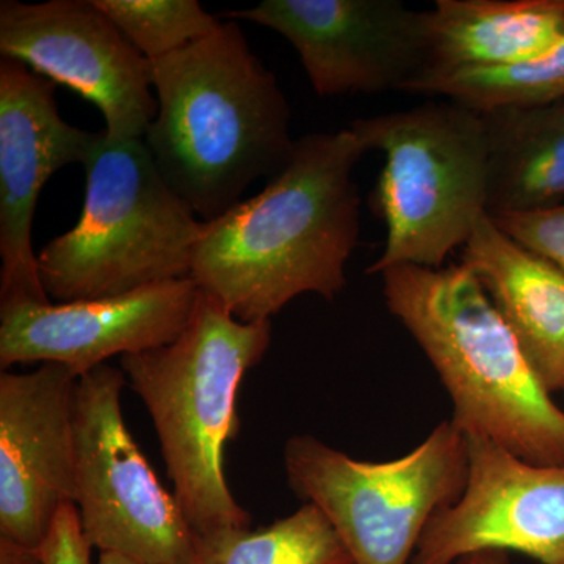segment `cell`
Instances as JSON below:
<instances>
[{
  "label": "cell",
  "instance_id": "cell-1",
  "mask_svg": "<svg viewBox=\"0 0 564 564\" xmlns=\"http://www.w3.org/2000/svg\"><path fill=\"white\" fill-rule=\"evenodd\" d=\"M364 154L350 129L296 140L261 193L203 221L191 269L199 291L245 323L304 293L336 299L361 231L352 172Z\"/></svg>",
  "mask_w": 564,
  "mask_h": 564
},
{
  "label": "cell",
  "instance_id": "cell-2",
  "mask_svg": "<svg viewBox=\"0 0 564 564\" xmlns=\"http://www.w3.org/2000/svg\"><path fill=\"white\" fill-rule=\"evenodd\" d=\"M158 115L144 133L159 172L212 221L291 159V109L237 21L151 62Z\"/></svg>",
  "mask_w": 564,
  "mask_h": 564
},
{
  "label": "cell",
  "instance_id": "cell-3",
  "mask_svg": "<svg viewBox=\"0 0 564 564\" xmlns=\"http://www.w3.org/2000/svg\"><path fill=\"white\" fill-rule=\"evenodd\" d=\"M381 276L389 311L454 402L452 422L524 462L564 464V413L478 278L463 263L395 267Z\"/></svg>",
  "mask_w": 564,
  "mask_h": 564
},
{
  "label": "cell",
  "instance_id": "cell-4",
  "mask_svg": "<svg viewBox=\"0 0 564 564\" xmlns=\"http://www.w3.org/2000/svg\"><path fill=\"white\" fill-rule=\"evenodd\" d=\"M270 343L272 321H237L199 291L191 321L173 343L121 358L126 381L151 414L174 497L195 534L250 527L223 463L239 426L240 383Z\"/></svg>",
  "mask_w": 564,
  "mask_h": 564
},
{
  "label": "cell",
  "instance_id": "cell-5",
  "mask_svg": "<svg viewBox=\"0 0 564 564\" xmlns=\"http://www.w3.org/2000/svg\"><path fill=\"white\" fill-rule=\"evenodd\" d=\"M82 165L79 221L39 254L47 295L80 302L191 278L203 221L170 187L143 139L111 141L101 132Z\"/></svg>",
  "mask_w": 564,
  "mask_h": 564
},
{
  "label": "cell",
  "instance_id": "cell-6",
  "mask_svg": "<svg viewBox=\"0 0 564 564\" xmlns=\"http://www.w3.org/2000/svg\"><path fill=\"white\" fill-rule=\"evenodd\" d=\"M350 131L364 151L384 155L375 209L384 250L367 272L441 269L486 214L488 137L484 115L454 101L359 118Z\"/></svg>",
  "mask_w": 564,
  "mask_h": 564
},
{
  "label": "cell",
  "instance_id": "cell-7",
  "mask_svg": "<svg viewBox=\"0 0 564 564\" xmlns=\"http://www.w3.org/2000/svg\"><path fill=\"white\" fill-rule=\"evenodd\" d=\"M284 467L293 491L326 516L352 564H408L434 514L462 496L469 455L466 434L451 421L384 463L299 434L285 444Z\"/></svg>",
  "mask_w": 564,
  "mask_h": 564
},
{
  "label": "cell",
  "instance_id": "cell-8",
  "mask_svg": "<svg viewBox=\"0 0 564 564\" xmlns=\"http://www.w3.org/2000/svg\"><path fill=\"white\" fill-rule=\"evenodd\" d=\"M126 375L96 367L74 395L77 500L82 532L99 554L144 564H192L196 534L126 426Z\"/></svg>",
  "mask_w": 564,
  "mask_h": 564
},
{
  "label": "cell",
  "instance_id": "cell-9",
  "mask_svg": "<svg viewBox=\"0 0 564 564\" xmlns=\"http://www.w3.org/2000/svg\"><path fill=\"white\" fill-rule=\"evenodd\" d=\"M223 18L284 36L322 98L406 93L430 70L426 11L400 0H265Z\"/></svg>",
  "mask_w": 564,
  "mask_h": 564
},
{
  "label": "cell",
  "instance_id": "cell-10",
  "mask_svg": "<svg viewBox=\"0 0 564 564\" xmlns=\"http://www.w3.org/2000/svg\"><path fill=\"white\" fill-rule=\"evenodd\" d=\"M0 54L95 104L111 141L143 139L158 115L151 62L95 0H2Z\"/></svg>",
  "mask_w": 564,
  "mask_h": 564
},
{
  "label": "cell",
  "instance_id": "cell-11",
  "mask_svg": "<svg viewBox=\"0 0 564 564\" xmlns=\"http://www.w3.org/2000/svg\"><path fill=\"white\" fill-rule=\"evenodd\" d=\"M466 437V486L426 525L413 564H455L484 551L564 564V464L540 466L486 437Z\"/></svg>",
  "mask_w": 564,
  "mask_h": 564
},
{
  "label": "cell",
  "instance_id": "cell-12",
  "mask_svg": "<svg viewBox=\"0 0 564 564\" xmlns=\"http://www.w3.org/2000/svg\"><path fill=\"white\" fill-rule=\"evenodd\" d=\"M99 135L63 120L54 82L0 58V304L51 302L32 248L36 202L52 174L85 162Z\"/></svg>",
  "mask_w": 564,
  "mask_h": 564
},
{
  "label": "cell",
  "instance_id": "cell-13",
  "mask_svg": "<svg viewBox=\"0 0 564 564\" xmlns=\"http://www.w3.org/2000/svg\"><path fill=\"white\" fill-rule=\"evenodd\" d=\"M77 380L51 362L0 373V538L33 551L58 511L76 505Z\"/></svg>",
  "mask_w": 564,
  "mask_h": 564
},
{
  "label": "cell",
  "instance_id": "cell-14",
  "mask_svg": "<svg viewBox=\"0 0 564 564\" xmlns=\"http://www.w3.org/2000/svg\"><path fill=\"white\" fill-rule=\"evenodd\" d=\"M198 296L195 281L182 278L107 299L0 304V367L61 364L82 378L113 356L173 343Z\"/></svg>",
  "mask_w": 564,
  "mask_h": 564
},
{
  "label": "cell",
  "instance_id": "cell-15",
  "mask_svg": "<svg viewBox=\"0 0 564 564\" xmlns=\"http://www.w3.org/2000/svg\"><path fill=\"white\" fill-rule=\"evenodd\" d=\"M486 293L549 392L564 389V272L505 234L488 214L463 247Z\"/></svg>",
  "mask_w": 564,
  "mask_h": 564
},
{
  "label": "cell",
  "instance_id": "cell-16",
  "mask_svg": "<svg viewBox=\"0 0 564 564\" xmlns=\"http://www.w3.org/2000/svg\"><path fill=\"white\" fill-rule=\"evenodd\" d=\"M426 22L429 77L551 51L564 40V0H437Z\"/></svg>",
  "mask_w": 564,
  "mask_h": 564
},
{
  "label": "cell",
  "instance_id": "cell-17",
  "mask_svg": "<svg viewBox=\"0 0 564 564\" xmlns=\"http://www.w3.org/2000/svg\"><path fill=\"white\" fill-rule=\"evenodd\" d=\"M484 115L486 214H530L564 203V101Z\"/></svg>",
  "mask_w": 564,
  "mask_h": 564
},
{
  "label": "cell",
  "instance_id": "cell-18",
  "mask_svg": "<svg viewBox=\"0 0 564 564\" xmlns=\"http://www.w3.org/2000/svg\"><path fill=\"white\" fill-rule=\"evenodd\" d=\"M192 564H352L326 516L313 503L261 530L196 534Z\"/></svg>",
  "mask_w": 564,
  "mask_h": 564
},
{
  "label": "cell",
  "instance_id": "cell-19",
  "mask_svg": "<svg viewBox=\"0 0 564 564\" xmlns=\"http://www.w3.org/2000/svg\"><path fill=\"white\" fill-rule=\"evenodd\" d=\"M406 93L444 96L480 113L564 101V40L525 61L425 77Z\"/></svg>",
  "mask_w": 564,
  "mask_h": 564
},
{
  "label": "cell",
  "instance_id": "cell-20",
  "mask_svg": "<svg viewBox=\"0 0 564 564\" xmlns=\"http://www.w3.org/2000/svg\"><path fill=\"white\" fill-rule=\"evenodd\" d=\"M95 3L150 62L210 35L221 22L204 11L198 0H95Z\"/></svg>",
  "mask_w": 564,
  "mask_h": 564
},
{
  "label": "cell",
  "instance_id": "cell-21",
  "mask_svg": "<svg viewBox=\"0 0 564 564\" xmlns=\"http://www.w3.org/2000/svg\"><path fill=\"white\" fill-rule=\"evenodd\" d=\"M505 234L564 272V203L551 209L492 218Z\"/></svg>",
  "mask_w": 564,
  "mask_h": 564
},
{
  "label": "cell",
  "instance_id": "cell-22",
  "mask_svg": "<svg viewBox=\"0 0 564 564\" xmlns=\"http://www.w3.org/2000/svg\"><path fill=\"white\" fill-rule=\"evenodd\" d=\"M91 551L82 532L76 505H65L40 545L41 560L44 564H93Z\"/></svg>",
  "mask_w": 564,
  "mask_h": 564
},
{
  "label": "cell",
  "instance_id": "cell-23",
  "mask_svg": "<svg viewBox=\"0 0 564 564\" xmlns=\"http://www.w3.org/2000/svg\"><path fill=\"white\" fill-rule=\"evenodd\" d=\"M0 564H44L39 551L0 538Z\"/></svg>",
  "mask_w": 564,
  "mask_h": 564
},
{
  "label": "cell",
  "instance_id": "cell-24",
  "mask_svg": "<svg viewBox=\"0 0 564 564\" xmlns=\"http://www.w3.org/2000/svg\"><path fill=\"white\" fill-rule=\"evenodd\" d=\"M455 564H508V552L484 551L477 554L464 556Z\"/></svg>",
  "mask_w": 564,
  "mask_h": 564
},
{
  "label": "cell",
  "instance_id": "cell-25",
  "mask_svg": "<svg viewBox=\"0 0 564 564\" xmlns=\"http://www.w3.org/2000/svg\"><path fill=\"white\" fill-rule=\"evenodd\" d=\"M98 564H144L117 554H99Z\"/></svg>",
  "mask_w": 564,
  "mask_h": 564
}]
</instances>
